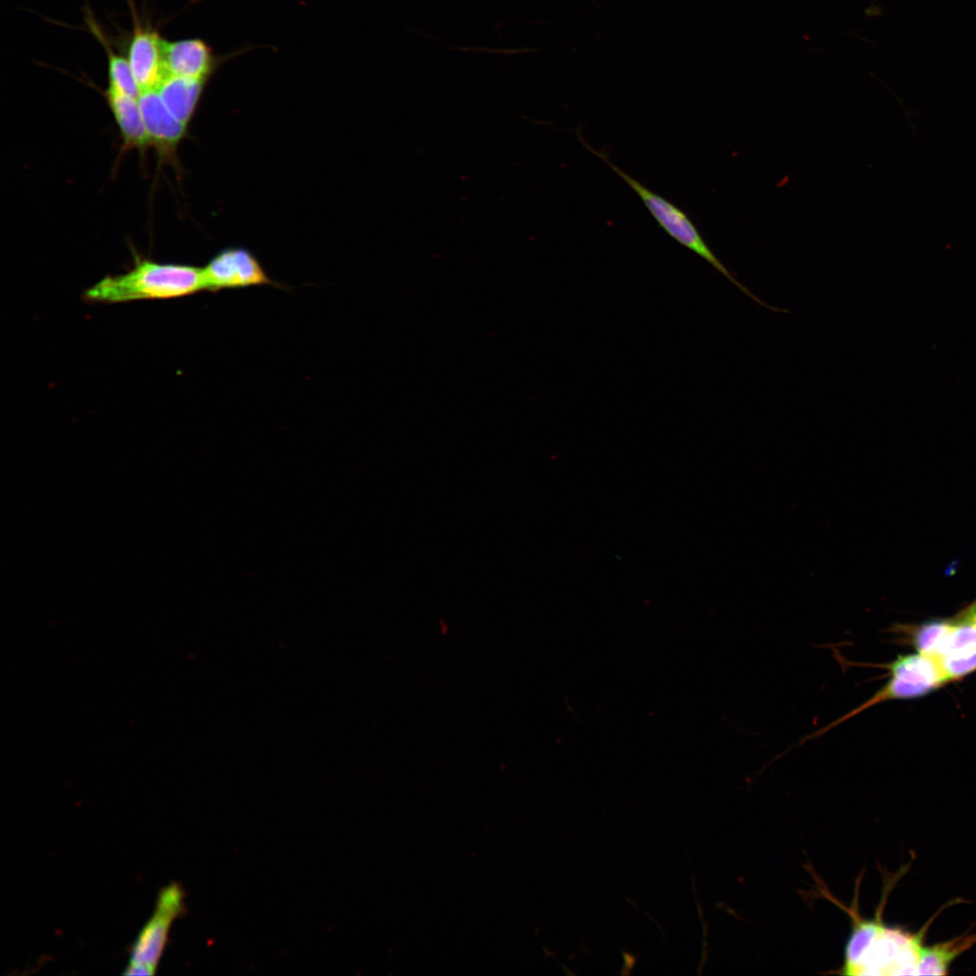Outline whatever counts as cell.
<instances>
[{
	"mask_svg": "<svg viewBox=\"0 0 976 976\" xmlns=\"http://www.w3.org/2000/svg\"><path fill=\"white\" fill-rule=\"evenodd\" d=\"M841 973L844 975H917L922 934L886 925L881 918L851 913Z\"/></svg>",
	"mask_w": 976,
	"mask_h": 976,
	"instance_id": "obj_1",
	"label": "cell"
},
{
	"mask_svg": "<svg viewBox=\"0 0 976 976\" xmlns=\"http://www.w3.org/2000/svg\"><path fill=\"white\" fill-rule=\"evenodd\" d=\"M203 290L202 267L144 259L125 274L104 277L82 296L88 302L117 304L178 298Z\"/></svg>",
	"mask_w": 976,
	"mask_h": 976,
	"instance_id": "obj_2",
	"label": "cell"
},
{
	"mask_svg": "<svg viewBox=\"0 0 976 976\" xmlns=\"http://www.w3.org/2000/svg\"><path fill=\"white\" fill-rule=\"evenodd\" d=\"M578 139L581 144L587 148L592 154L600 158L618 176H620L639 196L642 202L644 203L650 213L652 215L657 223L662 227L672 239L681 244L683 247L689 249L705 261L710 264L715 269L720 272L726 277L732 284L737 288L755 301L757 304L764 307H767L774 312H783L781 309L769 305L751 292L746 286L737 280L728 269L721 263L715 253L711 250L709 245L706 243L699 231L689 218V216L675 204L664 199L662 196L655 193L642 184L639 181L626 174L615 164L608 157V155L603 152L596 150L589 146V145L583 139V136L577 132Z\"/></svg>",
	"mask_w": 976,
	"mask_h": 976,
	"instance_id": "obj_3",
	"label": "cell"
},
{
	"mask_svg": "<svg viewBox=\"0 0 976 976\" xmlns=\"http://www.w3.org/2000/svg\"><path fill=\"white\" fill-rule=\"evenodd\" d=\"M184 896L178 883H171L159 892L152 917L132 945L130 963L146 966L155 973L174 920L186 911Z\"/></svg>",
	"mask_w": 976,
	"mask_h": 976,
	"instance_id": "obj_4",
	"label": "cell"
},
{
	"mask_svg": "<svg viewBox=\"0 0 976 976\" xmlns=\"http://www.w3.org/2000/svg\"><path fill=\"white\" fill-rule=\"evenodd\" d=\"M202 270L205 290L210 292L267 285L282 287L268 277L256 256L243 247L223 249Z\"/></svg>",
	"mask_w": 976,
	"mask_h": 976,
	"instance_id": "obj_5",
	"label": "cell"
},
{
	"mask_svg": "<svg viewBox=\"0 0 976 976\" xmlns=\"http://www.w3.org/2000/svg\"><path fill=\"white\" fill-rule=\"evenodd\" d=\"M132 18V33L127 49V60L141 92L155 89L165 77L164 40L156 28L144 23L134 0H127Z\"/></svg>",
	"mask_w": 976,
	"mask_h": 976,
	"instance_id": "obj_6",
	"label": "cell"
},
{
	"mask_svg": "<svg viewBox=\"0 0 976 976\" xmlns=\"http://www.w3.org/2000/svg\"><path fill=\"white\" fill-rule=\"evenodd\" d=\"M164 62L166 74L209 80L231 56L218 55L202 39L164 40Z\"/></svg>",
	"mask_w": 976,
	"mask_h": 976,
	"instance_id": "obj_7",
	"label": "cell"
},
{
	"mask_svg": "<svg viewBox=\"0 0 976 976\" xmlns=\"http://www.w3.org/2000/svg\"><path fill=\"white\" fill-rule=\"evenodd\" d=\"M138 103L150 144L173 153L186 135L188 126L172 115L155 89L141 92Z\"/></svg>",
	"mask_w": 976,
	"mask_h": 976,
	"instance_id": "obj_8",
	"label": "cell"
},
{
	"mask_svg": "<svg viewBox=\"0 0 976 976\" xmlns=\"http://www.w3.org/2000/svg\"><path fill=\"white\" fill-rule=\"evenodd\" d=\"M208 81L166 74L155 89L172 115L188 126Z\"/></svg>",
	"mask_w": 976,
	"mask_h": 976,
	"instance_id": "obj_9",
	"label": "cell"
},
{
	"mask_svg": "<svg viewBox=\"0 0 976 976\" xmlns=\"http://www.w3.org/2000/svg\"><path fill=\"white\" fill-rule=\"evenodd\" d=\"M104 96L119 128L124 145L129 148H143L150 145L138 99L108 89Z\"/></svg>",
	"mask_w": 976,
	"mask_h": 976,
	"instance_id": "obj_10",
	"label": "cell"
},
{
	"mask_svg": "<svg viewBox=\"0 0 976 976\" xmlns=\"http://www.w3.org/2000/svg\"><path fill=\"white\" fill-rule=\"evenodd\" d=\"M86 23L107 54L108 89L138 99L141 91L132 73L127 57L115 51L106 33L90 13H86Z\"/></svg>",
	"mask_w": 976,
	"mask_h": 976,
	"instance_id": "obj_11",
	"label": "cell"
},
{
	"mask_svg": "<svg viewBox=\"0 0 976 976\" xmlns=\"http://www.w3.org/2000/svg\"><path fill=\"white\" fill-rule=\"evenodd\" d=\"M891 676L914 683L934 686L946 683L936 656L920 652L900 655L889 664L883 665Z\"/></svg>",
	"mask_w": 976,
	"mask_h": 976,
	"instance_id": "obj_12",
	"label": "cell"
},
{
	"mask_svg": "<svg viewBox=\"0 0 976 976\" xmlns=\"http://www.w3.org/2000/svg\"><path fill=\"white\" fill-rule=\"evenodd\" d=\"M976 943V934L921 948L917 975H944L951 962Z\"/></svg>",
	"mask_w": 976,
	"mask_h": 976,
	"instance_id": "obj_13",
	"label": "cell"
},
{
	"mask_svg": "<svg viewBox=\"0 0 976 976\" xmlns=\"http://www.w3.org/2000/svg\"><path fill=\"white\" fill-rule=\"evenodd\" d=\"M976 647V621L966 613L951 621V628L940 643L935 656H944Z\"/></svg>",
	"mask_w": 976,
	"mask_h": 976,
	"instance_id": "obj_14",
	"label": "cell"
},
{
	"mask_svg": "<svg viewBox=\"0 0 976 976\" xmlns=\"http://www.w3.org/2000/svg\"><path fill=\"white\" fill-rule=\"evenodd\" d=\"M951 628V621H931L917 627L912 642L917 652L935 656L938 647Z\"/></svg>",
	"mask_w": 976,
	"mask_h": 976,
	"instance_id": "obj_15",
	"label": "cell"
},
{
	"mask_svg": "<svg viewBox=\"0 0 976 976\" xmlns=\"http://www.w3.org/2000/svg\"><path fill=\"white\" fill-rule=\"evenodd\" d=\"M936 657L946 682L959 680L976 671V647Z\"/></svg>",
	"mask_w": 976,
	"mask_h": 976,
	"instance_id": "obj_16",
	"label": "cell"
},
{
	"mask_svg": "<svg viewBox=\"0 0 976 976\" xmlns=\"http://www.w3.org/2000/svg\"><path fill=\"white\" fill-rule=\"evenodd\" d=\"M124 975H152L154 972L146 966L130 963L123 973Z\"/></svg>",
	"mask_w": 976,
	"mask_h": 976,
	"instance_id": "obj_17",
	"label": "cell"
}]
</instances>
